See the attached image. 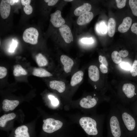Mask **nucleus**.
I'll return each mask as SVG.
<instances>
[{
  "label": "nucleus",
  "mask_w": 137,
  "mask_h": 137,
  "mask_svg": "<svg viewBox=\"0 0 137 137\" xmlns=\"http://www.w3.org/2000/svg\"><path fill=\"white\" fill-rule=\"evenodd\" d=\"M107 137H126L116 104L112 103L107 119Z\"/></svg>",
  "instance_id": "obj_1"
},
{
  "label": "nucleus",
  "mask_w": 137,
  "mask_h": 137,
  "mask_svg": "<svg viewBox=\"0 0 137 137\" xmlns=\"http://www.w3.org/2000/svg\"><path fill=\"white\" fill-rule=\"evenodd\" d=\"M126 137H137L136 122L126 106L116 104Z\"/></svg>",
  "instance_id": "obj_2"
},
{
  "label": "nucleus",
  "mask_w": 137,
  "mask_h": 137,
  "mask_svg": "<svg viewBox=\"0 0 137 137\" xmlns=\"http://www.w3.org/2000/svg\"><path fill=\"white\" fill-rule=\"evenodd\" d=\"M105 119L100 121L98 123L95 119L92 118L84 117L81 118L79 120V124L86 133L88 135L93 136H97L102 134V127H98L102 125Z\"/></svg>",
  "instance_id": "obj_3"
},
{
  "label": "nucleus",
  "mask_w": 137,
  "mask_h": 137,
  "mask_svg": "<svg viewBox=\"0 0 137 137\" xmlns=\"http://www.w3.org/2000/svg\"><path fill=\"white\" fill-rule=\"evenodd\" d=\"M43 130L47 133H51L60 129L62 126L63 123L59 120L52 118L43 120Z\"/></svg>",
  "instance_id": "obj_4"
},
{
  "label": "nucleus",
  "mask_w": 137,
  "mask_h": 137,
  "mask_svg": "<svg viewBox=\"0 0 137 137\" xmlns=\"http://www.w3.org/2000/svg\"><path fill=\"white\" fill-rule=\"evenodd\" d=\"M39 33L37 30L33 27L26 29L23 35L24 41L31 44H36L38 42Z\"/></svg>",
  "instance_id": "obj_5"
},
{
  "label": "nucleus",
  "mask_w": 137,
  "mask_h": 137,
  "mask_svg": "<svg viewBox=\"0 0 137 137\" xmlns=\"http://www.w3.org/2000/svg\"><path fill=\"white\" fill-rule=\"evenodd\" d=\"M94 97L89 95L82 98L79 103L81 106L87 109H90L95 107L98 103L99 99L95 97L96 94H94Z\"/></svg>",
  "instance_id": "obj_6"
},
{
  "label": "nucleus",
  "mask_w": 137,
  "mask_h": 137,
  "mask_svg": "<svg viewBox=\"0 0 137 137\" xmlns=\"http://www.w3.org/2000/svg\"><path fill=\"white\" fill-rule=\"evenodd\" d=\"M50 21L53 25L56 28L60 27L64 24L65 21L62 17L60 11L57 10L51 14Z\"/></svg>",
  "instance_id": "obj_7"
},
{
  "label": "nucleus",
  "mask_w": 137,
  "mask_h": 137,
  "mask_svg": "<svg viewBox=\"0 0 137 137\" xmlns=\"http://www.w3.org/2000/svg\"><path fill=\"white\" fill-rule=\"evenodd\" d=\"M59 30L63 40L67 43H69L73 41V35L70 27L64 24L59 28Z\"/></svg>",
  "instance_id": "obj_8"
},
{
  "label": "nucleus",
  "mask_w": 137,
  "mask_h": 137,
  "mask_svg": "<svg viewBox=\"0 0 137 137\" xmlns=\"http://www.w3.org/2000/svg\"><path fill=\"white\" fill-rule=\"evenodd\" d=\"M125 97L130 99L133 97L135 95V87L134 85L131 83L124 84L121 89Z\"/></svg>",
  "instance_id": "obj_9"
},
{
  "label": "nucleus",
  "mask_w": 137,
  "mask_h": 137,
  "mask_svg": "<svg viewBox=\"0 0 137 137\" xmlns=\"http://www.w3.org/2000/svg\"><path fill=\"white\" fill-rule=\"evenodd\" d=\"M11 10L9 0H2L0 4V13L1 17L4 19L9 16Z\"/></svg>",
  "instance_id": "obj_10"
},
{
  "label": "nucleus",
  "mask_w": 137,
  "mask_h": 137,
  "mask_svg": "<svg viewBox=\"0 0 137 137\" xmlns=\"http://www.w3.org/2000/svg\"><path fill=\"white\" fill-rule=\"evenodd\" d=\"M60 60L63 66L65 72L66 73L70 72L74 63L73 60L68 56L64 55L61 56Z\"/></svg>",
  "instance_id": "obj_11"
},
{
  "label": "nucleus",
  "mask_w": 137,
  "mask_h": 137,
  "mask_svg": "<svg viewBox=\"0 0 137 137\" xmlns=\"http://www.w3.org/2000/svg\"><path fill=\"white\" fill-rule=\"evenodd\" d=\"M93 13L89 12L82 14L79 16L76 22L79 25H85L90 22L93 18Z\"/></svg>",
  "instance_id": "obj_12"
},
{
  "label": "nucleus",
  "mask_w": 137,
  "mask_h": 137,
  "mask_svg": "<svg viewBox=\"0 0 137 137\" xmlns=\"http://www.w3.org/2000/svg\"><path fill=\"white\" fill-rule=\"evenodd\" d=\"M19 103L18 100H10L7 99L4 100L2 102V109L5 111L14 110Z\"/></svg>",
  "instance_id": "obj_13"
},
{
  "label": "nucleus",
  "mask_w": 137,
  "mask_h": 137,
  "mask_svg": "<svg viewBox=\"0 0 137 137\" xmlns=\"http://www.w3.org/2000/svg\"><path fill=\"white\" fill-rule=\"evenodd\" d=\"M88 73L89 78L92 81L96 82L99 79V71L96 66L93 65L90 66L88 69Z\"/></svg>",
  "instance_id": "obj_14"
},
{
  "label": "nucleus",
  "mask_w": 137,
  "mask_h": 137,
  "mask_svg": "<svg viewBox=\"0 0 137 137\" xmlns=\"http://www.w3.org/2000/svg\"><path fill=\"white\" fill-rule=\"evenodd\" d=\"M49 85L52 89L56 90L60 93L63 92L65 89V83L61 81H50Z\"/></svg>",
  "instance_id": "obj_15"
},
{
  "label": "nucleus",
  "mask_w": 137,
  "mask_h": 137,
  "mask_svg": "<svg viewBox=\"0 0 137 137\" xmlns=\"http://www.w3.org/2000/svg\"><path fill=\"white\" fill-rule=\"evenodd\" d=\"M132 22V19L129 17L125 18L122 23L118 28V31L121 33H124L127 31L131 27Z\"/></svg>",
  "instance_id": "obj_16"
},
{
  "label": "nucleus",
  "mask_w": 137,
  "mask_h": 137,
  "mask_svg": "<svg viewBox=\"0 0 137 137\" xmlns=\"http://www.w3.org/2000/svg\"><path fill=\"white\" fill-rule=\"evenodd\" d=\"M92 8L91 5L89 3H84L82 5L77 8L74 11V15L79 16L90 12Z\"/></svg>",
  "instance_id": "obj_17"
},
{
  "label": "nucleus",
  "mask_w": 137,
  "mask_h": 137,
  "mask_svg": "<svg viewBox=\"0 0 137 137\" xmlns=\"http://www.w3.org/2000/svg\"><path fill=\"white\" fill-rule=\"evenodd\" d=\"M83 72L81 70L78 71L75 73L71 79L70 82L71 85L74 87L79 83L83 79Z\"/></svg>",
  "instance_id": "obj_18"
},
{
  "label": "nucleus",
  "mask_w": 137,
  "mask_h": 137,
  "mask_svg": "<svg viewBox=\"0 0 137 137\" xmlns=\"http://www.w3.org/2000/svg\"><path fill=\"white\" fill-rule=\"evenodd\" d=\"M28 127L22 125L18 127L15 131V137H30Z\"/></svg>",
  "instance_id": "obj_19"
},
{
  "label": "nucleus",
  "mask_w": 137,
  "mask_h": 137,
  "mask_svg": "<svg viewBox=\"0 0 137 137\" xmlns=\"http://www.w3.org/2000/svg\"><path fill=\"white\" fill-rule=\"evenodd\" d=\"M32 75L40 77H49L53 76V75L46 70L41 68H35L32 72Z\"/></svg>",
  "instance_id": "obj_20"
},
{
  "label": "nucleus",
  "mask_w": 137,
  "mask_h": 137,
  "mask_svg": "<svg viewBox=\"0 0 137 137\" xmlns=\"http://www.w3.org/2000/svg\"><path fill=\"white\" fill-rule=\"evenodd\" d=\"M116 25L115 19L113 18H110L108 22L107 31L108 35L110 37H113L115 34Z\"/></svg>",
  "instance_id": "obj_21"
},
{
  "label": "nucleus",
  "mask_w": 137,
  "mask_h": 137,
  "mask_svg": "<svg viewBox=\"0 0 137 137\" xmlns=\"http://www.w3.org/2000/svg\"><path fill=\"white\" fill-rule=\"evenodd\" d=\"M16 116L15 114L13 113L3 115L0 118V127H5L7 122L14 119Z\"/></svg>",
  "instance_id": "obj_22"
},
{
  "label": "nucleus",
  "mask_w": 137,
  "mask_h": 137,
  "mask_svg": "<svg viewBox=\"0 0 137 137\" xmlns=\"http://www.w3.org/2000/svg\"><path fill=\"white\" fill-rule=\"evenodd\" d=\"M13 74L14 76L17 77L22 75H26L27 73L21 65L17 64L13 66Z\"/></svg>",
  "instance_id": "obj_23"
},
{
  "label": "nucleus",
  "mask_w": 137,
  "mask_h": 137,
  "mask_svg": "<svg viewBox=\"0 0 137 137\" xmlns=\"http://www.w3.org/2000/svg\"><path fill=\"white\" fill-rule=\"evenodd\" d=\"M36 60L38 65L40 67L45 66L48 64L46 58L41 53L37 55L36 56Z\"/></svg>",
  "instance_id": "obj_24"
},
{
  "label": "nucleus",
  "mask_w": 137,
  "mask_h": 137,
  "mask_svg": "<svg viewBox=\"0 0 137 137\" xmlns=\"http://www.w3.org/2000/svg\"><path fill=\"white\" fill-rule=\"evenodd\" d=\"M21 4L23 6V10L25 13L27 15L31 14L33 11V8L30 4V0H21Z\"/></svg>",
  "instance_id": "obj_25"
},
{
  "label": "nucleus",
  "mask_w": 137,
  "mask_h": 137,
  "mask_svg": "<svg viewBox=\"0 0 137 137\" xmlns=\"http://www.w3.org/2000/svg\"><path fill=\"white\" fill-rule=\"evenodd\" d=\"M96 29L98 32L101 34H105L107 30L106 25L104 22H102L97 24Z\"/></svg>",
  "instance_id": "obj_26"
},
{
  "label": "nucleus",
  "mask_w": 137,
  "mask_h": 137,
  "mask_svg": "<svg viewBox=\"0 0 137 137\" xmlns=\"http://www.w3.org/2000/svg\"><path fill=\"white\" fill-rule=\"evenodd\" d=\"M111 56L113 61L115 63L118 64L122 62V59L117 51H113L111 54Z\"/></svg>",
  "instance_id": "obj_27"
},
{
  "label": "nucleus",
  "mask_w": 137,
  "mask_h": 137,
  "mask_svg": "<svg viewBox=\"0 0 137 137\" xmlns=\"http://www.w3.org/2000/svg\"><path fill=\"white\" fill-rule=\"evenodd\" d=\"M129 4L133 14L137 16V0H130Z\"/></svg>",
  "instance_id": "obj_28"
},
{
  "label": "nucleus",
  "mask_w": 137,
  "mask_h": 137,
  "mask_svg": "<svg viewBox=\"0 0 137 137\" xmlns=\"http://www.w3.org/2000/svg\"><path fill=\"white\" fill-rule=\"evenodd\" d=\"M130 71V73L133 76L135 77L137 76V60H135L134 61Z\"/></svg>",
  "instance_id": "obj_29"
},
{
  "label": "nucleus",
  "mask_w": 137,
  "mask_h": 137,
  "mask_svg": "<svg viewBox=\"0 0 137 137\" xmlns=\"http://www.w3.org/2000/svg\"><path fill=\"white\" fill-rule=\"evenodd\" d=\"M18 42L15 39H12L11 44L9 49V52L10 53H13L17 46Z\"/></svg>",
  "instance_id": "obj_30"
},
{
  "label": "nucleus",
  "mask_w": 137,
  "mask_h": 137,
  "mask_svg": "<svg viewBox=\"0 0 137 137\" xmlns=\"http://www.w3.org/2000/svg\"><path fill=\"white\" fill-rule=\"evenodd\" d=\"M120 65L122 69L127 71H130L131 67V65L127 62H122L120 63Z\"/></svg>",
  "instance_id": "obj_31"
},
{
  "label": "nucleus",
  "mask_w": 137,
  "mask_h": 137,
  "mask_svg": "<svg viewBox=\"0 0 137 137\" xmlns=\"http://www.w3.org/2000/svg\"><path fill=\"white\" fill-rule=\"evenodd\" d=\"M126 0H116L117 6L118 8L121 9L124 7L126 5Z\"/></svg>",
  "instance_id": "obj_32"
},
{
  "label": "nucleus",
  "mask_w": 137,
  "mask_h": 137,
  "mask_svg": "<svg viewBox=\"0 0 137 137\" xmlns=\"http://www.w3.org/2000/svg\"><path fill=\"white\" fill-rule=\"evenodd\" d=\"M81 41L82 43L86 44H91L94 42V40L91 37L83 38L81 39Z\"/></svg>",
  "instance_id": "obj_33"
},
{
  "label": "nucleus",
  "mask_w": 137,
  "mask_h": 137,
  "mask_svg": "<svg viewBox=\"0 0 137 137\" xmlns=\"http://www.w3.org/2000/svg\"><path fill=\"white\" fill-rule=\"evenodd\" d=\"M7 74V68L3 66L0 67V79H2Z\"/></svg>",
  "instance_id": "obj_34"
},
{
  "label": "nucleus",
  "mask_w": 137,
  "mask_h": 137,
  "mask_svg": "<svg viewBox=\"0 0 137 137\" xmlns=\"http://www.w3.org/2000/svg\"><path fill=\"white\" fill-rule=\"evenodd\" d=\"M49 99L51 100L52 104L55 106L58 105L59 104L58 100L54 96L52 95H49L48 96Z\"/></svg>",
  "instance_id": "obj_35"
},
{
  "label": "nucleus",
  "mask_w": 137,
  "mask_h": 137,
  "mask_svg": "<svg viewBox=\"0 0 137 137\" xmlns=\"http://www.w3.org/2000/svg\"><path fill=\"white\" fill-rule=\"evenodd\" d=\"M99 62L106 66H107L108 65V61L106 57L101 55H100L99 57Z\"/></svg>",
  "instance_id": "obj_36"
},
{
  "label": "nucleus",
  "mask_w": 137,
  "mask_h": 137,
  "mask_svg": "<svg viewBox=\"0 0 137 137\" xmlns=\"http://www.w3.org/2000/svg\"><path fill=\"white\" fill-rule=\"evenodd\" d=\"M99 68L101 72L103 73H106L108 72L107 66L103 64H101L100 65Z\"/></svg>",
  "instance_id": "obj_37"
},
{
  "label": "nucleus",
  "mask_w": 137,
  "mask_h": 137,
  "mask_svg": "<svg viewBox=\"0 0 137 137\" xmlns=\"http://www.w3.org/2000/svg\"><path fill=\"white\" fill-rule=\"evenodd\" d=\"M44 1L46 3H48V6H53L55 5L58 2V0H45Z\"/></svg>",
  "instance_id": "obj_38"
},
{
  "label": "nucleus",
  "mask_w": 137,
  "mask_h": 137,
  "mask_svg": "<svg viewBox=\"0 0 137 137\" xmlns=\"http://www.w3.org/2000/svg\"><path fill=\"white\" fill-rule=\"evenodd\" d=\"M121 57H125L127 56L129 54L128 51L126 50H121L119 52Z\"/></svg>",
  "instance_id": "obj_39"
},
{
  "label": "nucleus",
  "mask_w": 137,
  "mask_h": 137,
  "mask_svg": "<svg viewBox=\"0 0 137 137\" xmlns=\"http://www.w3.org/2000/svg\"><path fill=\"white\" fill-rule=\"evenodd\" d=\"M131 30L133 33L136 34L137 35V23H133L131 27Z\"/></svg>",
  "instance_id": "obj_40"
},
{
  "label": "nucleus",
  "mask_w": 137,
  "mask_h": 137,
  "mask_svg": "<svg viewBox=\"0 0 137 137\" xmlns=\"http://www.w3.org/2000/svg\"><path fill=\"white\" fill-rule=\"evenodd\" d=\"M20 1L18 0H9V2L10 5L11 6H12L15 3H18Z\"/></svg>",
  "instance_id": "obj_41"
},
{
  "label": "nucleus",
  "mask_w": 137,
  "mask_h": 137,
  "mask_svg": "<svg viewBox=\"0 0 137 137\" xmlns=\"http://www.w3.org/2000/svg\"><path fill=\"white\" fill-rule=\"evenodd\" d=\"M64 1H66V2H71L73 1V0H64Z\"/></svg>",
  "instance_id": "obj_42"
}]
</instances>
